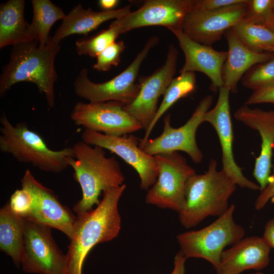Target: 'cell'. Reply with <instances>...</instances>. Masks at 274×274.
<instances>
[{"mask_svg":"<svg viewBox=\"0 0 274 274\" xmlns=\"http://www.w3.org/2000/svg\"><path fill=\"white\" fill-rule=\"evenodd\" d=\"M126 188L124 184L104 192L94 210L77 214L62 274H82L85 259L92 248L117 237L121 226L118 202Z\"/></svg>","mask_w":274,"mask_h":274,"instance_id":"1","label":"cell"},{"mask_svg":"<svg viewBox=\"0 0 274 274\" xmlns=\"http://www.w3.org/2000/svg\"><path fill=\"white\" fill-rule=\"evenodd\" d=\"M74 157L67 162L74 170V178L82 189V196L73 207L77 214L91 211L99 202L101 192L124 184V176L114 156L107 157L104 149L92 147L82 141L73 146Z\"/></svg>","mask_w":274,"mask_h":274,"instance_id":"2","label":"cell"},{"mask_svg":"<svg viewBox=\"0 0 274 274\" xmlns=\"http://www.w3.org/2000/svg\"><path fill=\"white\" fill-rule=\"evenodd\" d=\"M60 48L51 37L43 46L33 42L13 46L10 61L1 76V97L17 83L30 82L37 85L40 93L45 94L48 106L53 107L54 85L57 79L54 63Z\"/></svg>","mask_w":274,"mask_h":274,"instance_id":"3","label":"cell"},{"mask_svg":"<svg viewBox=\"0 0 274 274\" xmlns=\"http://www.w3.org/2000/svg\"><path fill=\"white\" fill-rule=\"evenodd\" d=\"M217 165L211 159L206 173L195 174L186 182L185 202L178 213L181 225L187 229L195 227L208 216L222 215L229 207L228 199L236 185L223 170H217Z\"/></svg>","mask_w":274,"mask_h":274,"instance_id":"4","label":"cell"},{"mask_svg":"<svg viewBox=\"0 0 274 274\" xmlns=\"http://www.w3.org/2000/svg\"><path fill=\"white\" fill-rule=\"evenodd\" d=\"M0 122L2 152L45 172L59 173L69 166L68 159L74 157L72 147L53 150L39 134L30 130L26 123L21 122L14 126L4 113Z\"/></svg>","mask_w":274,"mask_h":274,"instance_id":"5","label":"cell"},{"mask_svg":"<svg viewBox=\"0 0 274 274\" xmlns=\"http://www.w3.org/2000/svg\"><path fill=\"white\" fill-rule=\"evenodd\" d=\"M235 206L228 210L209 225L198 230L185 232L177 235L180 251L185 258H202L216 270L225 247L243 238L245 230L233 220Z\"/></svg>","mask_w":274,"mask_h":274,"instance_id":"6","label":"cell"},{"mask_svg":"<svg viewBox=\"0 0 274 274\" xmlns=\"http://www.w3.org/2000/svg\"><path fill=\"white\" fill-rule=\"evenodd\" d=\"M158 43V37L150 38L127 68L106 82L91 81L88 77V70L82 68L74 83L75 92L78 96L92 102L116 101L124 105L131 103L140 90V85L136 82V79L141 65L150 50Z\"/></svg>","mask_w":274,"mask_h":274,"instance_id":"7","label":"cell"},{"mask_svg":"<svg viewBox=\"0 0 274 274\" xmlns=\"http://www.w3.org/2000/svg\"><path fill=\"white\" fill-rule=\"evenodd\" d=\"M158 168L155 183L147 190V203L179 213L185 202L187 180L196 174L185 157L177 151L154 156Z\"/></svg>","mask_w":274,"mask_h":274,"instance_id":"8","label":"cell"},{"mask_svg":"<svg viewBox=\"0 0 274 274\" xmlns=\"http://www.w3.org/2000/svg\"><path fill=\"white\" fill-rule=\"evenodd\" d=\"M51 228L25 219L20 265L26 273L62 274L65 255L55 243Z\"/></svg>","mask_w":274,"mask_h":274,"instance_id":"9","label":"cell"},{"mask_svg":"<svg viewBox=\"0 0 274 274\" xmlns=\"http://www.w3.org/2000/svg\"><path fill=\"white\" fill-rule=\"evenodd\" d=\"M213 101V95H206L200 101L190 119L178 128L171 126L170 116L168 114L163 119L162 133L154 139H148L140 148L151 156L182 151L186 153L194 162H201L203 154L197 145L195 134L198 126L204 122V115L209 110Z\"/></svg>","mask_w":274,"mask_h":274,"instance_id":"10","label":"cell"},{"mask_svg":"<svg viewBox=\"0 0 274 274\" xmlns=\"http://www.w3.org/2000/svg\"><path fill=\"white\" fill-rule=\"evenodd\" d=\"M124 106L116 101H78L70 117L76 125L85 129L108 135L121 136L143 128L137 120L123 110Z\"/></svg>","mask_w":274,"mask_h":274,"instance_id":"11","label":"cell"},{"mask_svg":"<svg viewBox=\"0 0 274 274\" xmlns=\"http://www.w3.org/2000/svg\"><path fill=\"white\" fill-rule=\"evenodd\" d=\"M179 51L173 44L168 47L164 63L151 75L139 79L140 90L135 99L123 110L137 120L146 131L157 111L159 97L164 95L176 73Z\"/></svg>","mask_w":274,"mask_h":274,"instance_id":"12","label":"cell"},{"mask_svg":"<svg viewBox=\"0 0 274 274\" xmlns=\"http://www.w3.org/2000/svg\"><path fill=\"white\" fill-rule=\"evenodd\" d=\"M193 0H147L138 10L116 19L110 25L120 35L135 28L162 26L170 31L182 30Z\"/></svg>","mask_w":274,"mask_h":274,"instance_id":"13","label":"cell"},{"mask_svg":"<svg viewBox=\"0 0 274 274\" xmlns=\"http://www.w3.org/2000/svg\"><path fill=\"white\" fill-rule=\"evenodd\" d=\"M81 139L91 146L110 150L131 166L139 174L141 189L148 190L156 181L158 168L155 157L139 147L140 141L135 136L126 134L114 136L84 129Z\"/></svg>","mask_w":274,"mask_h":274,"instance_id":"14","label":"cell"},{"mask_svg":"<svg viewBox=\"0 0 274 274\" xmlns=\"http://www.w3.org/2000/svg\"><path fill=\"white\" fill-rule=\"evenodd\" d=\"M21 182L22 188L27 190L32 197L31 210L24 219L57 229L70 239L76 216L60 203L52 190L37 181L29 170L25 171Z\"/></svg>","mask_w":274,"mask_h":274,"instance_id":"15","label":"cell"},{"mask_svg":"<svg viewBox=\"0 0 274 274\" xmlns=\"http://www.w3.org/2000/svg\"><path fill=\"white\" fill-rule=\"evenodd\" d=\"M248 2L212 11L191 10L185 18L182 31L194 41L212 46L227 30L243 21Z\"/></svg>","mask_w":274,"mask_h":274,"instance_id":"16","label":"cell"},{"mask_svg":"<svg viewBox=\"0 0 274 274\" xmlns=\"http://www.w3.org/2000/svg\"><path fill=\"white\" fill-rule=\"evenodd\" d=\"M219 96L215 106L204 115V122L210 123L218 134L222 150V169L236 185L253 190L260 187L247 179L242 168L236 163L232 151L233 130L229 100L230 90L222 86L219 89Z\"/></svg>","mask_w":274,"mask_h":274,"instance_id":"17","label":"cell"},{"mask_svg":"<svg viewBox=\"0 0 274 274\" xmlns=\"http://www.w3.org/2000/svg\"><path fill=\"white\" fill-rule=\"evenodd\" d=\"M182 50L185 62L179 73L199 72L210 80V89L217 92L223 86L222 69L227 57V51H218L212 46L197 43L188 37L182 30H173Z\"/></svg>","mask_w":274,"mask_h":274,"instance_id":"18","label":"cell"},{"mask_svg":"<svg viewBox=\"0 0 274 274\" xmlns=\"http://www.w3.org/2000/svg\"><path fill=\"white\" fill-rule=\"evenodd\" d=\"M234 118L249 127L257 130L261 135L260 154L256 158L253 175L259 184L261 191L268 185L271 160L274 147V110L252 109L244 105L237 109Z\"/></svg>","mask_w":274,"mask_h":274,"instance_id":"19","label":"cell"},{"mask_svg":"<svg viewBox=\"0 0 274 274\" xmlns=\"http://www.w3.org/2000/svg\"><path fill=\"white\" fill-rule=\"evenodd\" d=\"M270 249L262 237L242 238L223 251L216 271L218 274H240L248 269L261 270L269 263Z\"/></svg>","mask_w":274,"mask_h":274,"instance_id":"20","label":"cell"},{"mask_svg":"<svg viewBox=\"0 0 274 274\" xmlns=\"http://www.w3.org/2000/svg\"><path fill=\"white\" fill-rule=\"evenodd\" d=\"M227 41V57L222 69L223 86L230 92L237 91V84L245 74L254 65L266 61L272 57L273 53L253 52L238 40L231 28L224 34Z\"/></svg>","mask_w":274,"mask_h":274,"instance_id":"21","label":"cell"},{"mask_svg":"<svg viewBox=\"0 0 274 274\" xmlns=\"http://www.w3.org/2000/svg\"><path fill=\"white\" fill-rule=\"evenodd\" d=\"M131 11V6L118 9L95 11L91 8L85 9L79 4L66 15L62 22L51 37L53 42L59 44L65 38L74 34L86 36L97 29L104 22L112 19H119Z\"/></svg>","mask_w":274,"mask_h":274,"instance_id":"22","label":"cell"},{"mask_svg":"<svg viewBox=\"0 0 274 274\" xmlns=\"http://www.w3.org/2000/svg\"><path fill=\"white\" fill-rule=\"evenodd\" d=\"M24 0H9L1 4L0 48L38 42L30 23L24 19Z\"/></svg>","mask_w":274,"mask_h":274,"instance_id":"23","label":"cell"},{"mask_svg":"<svg viewBox=\"0 0 274 274\" xmlns=\"http://www.w3.org/2000/svg\"><path fill=\"white\" fill-rule=\"evenodd\" d=\"M25 219L14 213L9 203L0 210V249L20 266Z\"/></svg>","mask_w":274,"mask_h":274,"instance_id":"24","label":"cell"},{"mask_svg":"<svg viewBox=\"0 0 274 274\" xmlns=\"http://www.w3.org/2000/svg\"><path fill=\"white\" fill-rule=\"evenodd\" d=\"M196 76L194 72L180 74L173 79L166 89L161 104L158 108L155 116L143 139L140 140L139 147H142L149 139L150 133L160 117L177 101L192 93L195 88Z\"/></svg>","mask_w":274,"mask_h":274,"instance_id":"25","label":"cell"},{"mask_svg":"<svg viewBox=\"0 0 274 274\" xmlns=\"http://www.w3.org/2000/svg\"><path fill=\"white\" fill-rule=\"evenodd\" d=\"M33 17L31 27L38 38L40 45L48 43L51 37L49 32L53 25L58 20H63L66 14L62 9L49 0H32Z\"/></svg>","mask_w":274,"mask_h":274,"instance_id":"26","label":"cell"},{"mask_svg":"<svg viewBox=\"0 0 274 274\" xmlns=\"http://www.w3.org/2000/svg\"><path fill=\"white\" fill-rule=\"evenodd\" d=\"M230 28L249 50L257 53L274 52V32L272 31L243 21Z\"/></svg>","mask_w":274,"mask_h":274,"instance_id":"27","label":"cell"},{"mask_svg":"<svg viewBox=\"0 0 274 274\" xmlns=\"http://www.w3.org/2000/svg\"><path fill=\"white\" fill-rule=\"evenodd\" d=\"M242 85L256 91L274 85V54L269 60L250 68L241 79Z\"/></svg>","mask_w":274,"mask_h":274,"instance_id":"28","label":"cell"},{"mask_svg":"<svg viewBox=\"0 0 274 274\" xmlns=\"http://www.w3.org/2000/svg\"><path fill=\"white\" fill-rule=\"evenodd\" d=\"M119 35L117 29L110 25L108 29L102 30L94 36L77 40L75 43L76 51L79 55L97 57L105 49L116 42Z\"/></svg>","mask_w":274,"mask_h":274,"instance_id":"29","label":"cell"},{"mask_svg":"<svg viewBox=\"0 0 274 274\" xmlns=\"http://www.w3.org/2000/svg\"><path fill=\"white\" fill-rule=\"evenodd\" d=\"M274 0H248L243 21L274 32Z\"/></svg>","mask_w":274,"mask_h":274,"instance_id":"30","label":"cell"},{"mask_svg":"<svg viewBox=\"0 0 274 274\" xmlns=\"http://www.w3.org/2000/svg\"><path fill=\"white\" fill-rule=\"evenodd\" d=\"M126 48L123 41L115 42L96 57L97 61L93 68L99 72H107L112 66H117L121 61V55Z\"/></svg>","mask_w":274,"mask_h":274,"instance_id":"31","label":"cell"},{"mask_svg":"<svg viewBox=\"0 0 274 274\" xmlns=\"http://www.w3.org/2000/svg\"><path fill=\"white\" fill-rule=\"evenodd\" d=\"M32 197L26 189H17L13 193L9 203L11 210L17 215L25 219L31 210Z\"/></svg>","mask_w":274,"mask_h":274,"instance_id":"32","label":"cell"},{"mask_svg":"<svg viewBox=\"0 0 274 274\" xmlns=\"http://www.w3.org/2000/svg\"><path fill=\"white\" fill-rule=\"evenodd\" d=\"M246 1L247 0H193L191 10L212 11Z\"/></svg>","mask_w":274,"mask_h":274,"instance_id":"33","label":"cell"},{"mask_svg":"<svg viewBox=\"0 0 274 274\" xmlns=\"http://www.w3.org/2000/svg\"><path fill=\"white\" fill-rule=\"evenodd\" d=\"M271 103L274 105V85L268 88L254 91L247 98L245 105Z\"/></svg>","mask_w":274,"mask_h":274,"instance_id":"34","label":"cell"},{"mask_svg":"<svg viewBox=\"0 0 274 274\" xmlns=\"http://www.w3.org/2000/svg\"><path fill=\"white\" fill-rule=\"evenodd\" d=\"M274 193V167L273 174L270 176L269 183L266 187L261 191V193L257 197L255 207L256 210L262 209L268 200L271 198Z\"/></svg>","mask_w":274,"mask_h":274,"instance_id":"35","label":"cell"},{"mask_svg":"<svg viewBox=\"0 0 274 274\" xmlns=\"http://www.w3.org/2000/svg\"><path fill=\"white\" fill-rule=\"evenodd\" d=\"M262 238L270 248H274V218L265 225Z\"/></svg>","mask_w":274,"mask_h":274,"instance_id":"36","label":"cell"},{"mask_svg":"<svg viewBox=\"0 0 274 274\" xmlns=\"http://www.w3.org/2000/svg\"><path fill=\"white\" fill-rule=\"evenodd\" d=\"M186 259L180 251L175 256L174 267L170 274H185V263Z\"/></svg>","mask_w":274,"mask_h":274,"instance_id":"37","label":"cell"},{"mask_svg":"<svg viewBox=\"0 0 274 274\" xmlns=\"http://www.w3.org/2000/svg\"><path fill=\"white\" fill-rule=\"evenodd\" d=\"M118 0H100L98 1L99 6L103 10H112L118 5Z\"/></svg>","mask_w":274,"mask_h":274,"instance_id":"38","label":"cell"},{"mask_svg":"<svg viewBox=\"0 0 274 274\" xmlns=\"http://www.w3.org/2000/svg\"><path fill=\"white\" fill-rule=\"evenodd\" d=\"M271 200L272 202L274 203V193L273 194L272 197L271 198Z\"/></svg>","mask_w":274,"mask_h":274,"instance_id":"39","label":"cell"},{"mask_svg":"<svg viewBox=\"0 0 274 274\" xmlns=\"http://www.w3.org/2000/svg\"><path fill=\"white\" fill-rule=\"evenodd\" d=\"M251 274H263V273L262 272H258L253 273Z\"/></svg>","mask_w":274,"mask_h":274,"instance_id":"40","label":"cell"},{"mask_svg":"<svg viewBox=\"0 0 274 274\" xmlns=\"http://www.w3.org/2000/svg\"><path fill=\"white\" fill-rule=\"evenodd\" d=\"M273 10H274V6H273Z\"/></svg>","mask_w":274,"mask_h":274,"instance_id":"41","label":"cell"}]
</instances>
